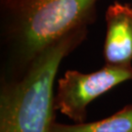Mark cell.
<instances>
[{
    "label": "cell",
    "mask_w": 132,
    "mask_h": 132,
    "mask_svg": "<svg viewBox=\"0 0 132 132\" xmlns=\"http://www.w3.org/2000/svg\"><path fill=\"white\" fill-rule=\"evenodd\" d=\"M128 80H132V66L106 64L89 73L69 70L58 81L55 109L75 122H83L89 104Z\"/></svg>",
    "instance_id": "3"
},
{
    "label": "cell",
    "mask_w": 132,
    "mask_h": 132,
    "mask_svg": "<svg viewBox=\"0 0 132 132\" xmlns=\"http://www.w3.org/2000/svg\"><path fill=\"white\" fill-rule=\"evenodd\" d=\"M98 0H11L5 8L4 38L14 78L59 39L87 28Z\"/></svg>",
    "instance_id": "1"
},
{
    "label": "cell",
    "mask_w": 132,
    "mask_h": 132,
    "mask_svg": "<svg viewBox=\"0 0 132 132\" xmlns=\"http://www.w3.org/2000/svg\"><path fill=\"white\" fill-rule=\"evenodd\" d=\"M51 132H132V105L97 121L75 124L55 122Z\"/></svg>",
    "instance_id": "5"
},
{
    "label": "cell",
    "mask_w": 132,
    "mask_h": 132,
    "mask_svg": "<svg viewBox=\"0 0 132 132\" xmlns=\"http://www.w3.org/2000/svg\"><path fill=\"white\" fill-rule=\"evenodd\" d=\"M76 29L44 49L20 76L6 80L0 95V132H51L54 83L62 61L86 36Z\"/></svg>",
    "instance_id": "2"
},
{
    "label": "cell",
    "mask_w": 132,
    "mask_h": 132,
    "mask_svg": "<svg viewBox=\"0 0 132 132\" xmlns=\"http://www.w3.org/2000/svg\"><path fill=\"white\" fill-rule=\"evenodd\" d=\"M9 1H11V0H2L3 3H7V2H9Z\"/></svg>",
    "instance_id": "6"
},
{
    "label": "cell",
    "mask_w": 132,
    "mask_h": 132,
    "mask_svg": "<svg viewBox=\"0 0 132 132\" xmlns=\"http://www.w3.org/2000/svg\"><path fill=\"white\" fill-rule=\"evenodd\" d=\"M104 58L107 65L131 66L132 6L114 2L107 9Z\"/></svg>",
    "instance_id": "4"
}]
</instances>
